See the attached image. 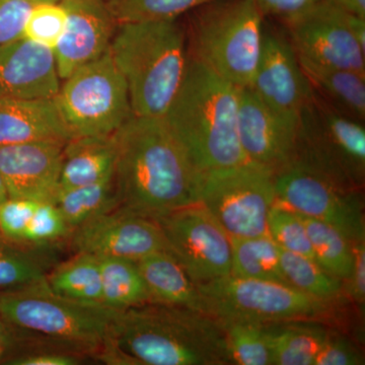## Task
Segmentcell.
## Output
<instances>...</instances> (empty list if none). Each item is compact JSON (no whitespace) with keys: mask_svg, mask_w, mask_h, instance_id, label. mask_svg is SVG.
I'll return each instance as SVG.
<instances>
[{"mask_svg":"<svg viewBox=\"0 0 365 365\" xmlns=\"http://www.w3.org/2000/svg\"><path fill=\"white\" fill-rule=\"evenodd\" d=\"M115 138L120 208L157 220L198 203L200 174L163 118L133 116Z\"/></svg>","mask_w":365,"mask_h":365,"instance_id":"6da1fadb","label":"cell"},{"mask_svg":"<svg viewBox=\"0 0 365 365\" xmlns=\"http://www.w3.org/2000/svg\"><path fill=\"white\" fill-rule=\"evenodd\" d=\"M98 360L113 365L232 364L222 322L157 302L116 312Z\"/></svg>","mask_w":365,"mask_h":365,"instance_id":"7a4b0ae2","label":"cell"},{"mask_svg":"<svg viewBox=\"0 0 365 365\" xmlns=\"http://www.w3.org/2000/svg\"><path fill=\"white\" fill-rule=\"evenodd\" d=\"M237 111L239 88L189 56L181 88L163 120L201 178L248 162Z\"/></svg>","mask_w":365,"mask_h":365,"instance_id":"3957f363","label":"cell"},{"mask_svg":"<svg viewBox=\"0 0 365 365\" xmlns=\"http://www.w3.org/2000/svg\"><path fill=\"white\" fill-rule=\"evenodd\" d=\"M115 313L104 306H86L59 297L46 278L0 294V316L14 340L9 357L50 349L98 360Z\"/></svg>","mask_w":365,"mask_h":365,"instance_id":"277c9868","label":"cell"},{"mask_svg":"<svg viewBox=\"0 0 365 365\" xmlns=\"http://www.w3.org/2000/svg\"><path fill=\"white\" fill-rule=\"evenodd\" d=\"M110 52L126 81L134 116L163 118L188 66L181 19L118 24Z\"/></svg>","mask_w":365,"mask_h":365,"instance_id":"5b68a950","label":"cell"},{"mask_svg":"<svg viewBox=\"0 0 365 365\" xmlns=\"http://www.w3.org/2000/svg\"><path fill=\"white\" fill-rule=\"evenodd\" d=\"M184 18L189 56L237 88L251 85L266 20L255 0H211Z\"/></svg>","mask_w":365,"mask_h":365,"instance_id":"8992f818","label":"cell"},{"mask_svg":"<svg viewBox=\"0 0 365 365\" xmlns=\"http://www.w3.org/2000/svg\"><path fill=\"white\" fill-rule=\"evenodd\" d=\"M292 163L346 188L361 186L365 173L364 122L338 111L313 91L299 112Z\"/></svg>","mask_w":365,"mask_h":365,"instance_id":"52a82bcc","label":"cell"},{"mask_svg":"<svg viewBox=\"0 0 365 365\" xmlns=\"http://www.w3.org/2000/svg\"><path fill=\"white\" fill-rule=\"evenodd\" d=\"M54 100L72 138L115 133L134 116L110 49L61 81Z\"/></svg>","mask_w":365,"mask_h":365,"instance_id":"ba28073f","label":"cell"},{"mask_svg":"<svg viewBox=\"0 0 365 365\" xmlns=\"http://www.w3.org/2000/svg\"><path fill=\"white\" fill-rule=\"evenodd\" d=\"M204 313L220 322L274 324L316 318L327 302L276 281L223 276L200 283Z\"/></svg>","mask_w":365,"mask_h":365,"instance_id":"9c48e42d","label":"cell"},{"mask_svg":"<svg viewBox=\"0 0 365 365\" xmlns=\"http://www.w3.org/2000/svg\"><path fill=\"white\" fill-rule=\"evenodd\" d=\"M275 201V174L256 163L212 170L201 178L198 203L230 237L268 234V213Z\"/></svg>","mask_w":365,"mask_h":365,"instance_id":"30bf717a","label":"cell"},{"mask_svg":"<svg viewBox=\"0 0 365 365\" xmlns=\"http://www.w3.org/2000/svg\"><path fill=\"white\" fill-rule=\"evenodd\" d=\"M281 25L300 58L365 73L364 18L321 0Z\"/></svg>","mask_w":365,"mask_h":365,"instance_id":"8fae6325","label":"cell"},{"mask_svg":"<svg viewBox=\"0 0 365 365\" xmlns=\"http://www.w3.org/2000/svg\"><path fill=\"white\" fill-rule=\"evenodd\" d=\"M155 222L167 251L197 284L232 272V239L200 203L177 209Z\"/></svg>","mask_w":365,"mask_h":365,"instance_id":"7c38bea8","label":"cell"},{"mask_svg":"<svg viewBox=\"0 0 365 365\" xmlns=\"http://www.w3.org/2000/svg\"><path fill=\"white\" fill-rule=\"evenodd\" d=\"M353 189L292 163L275 175L276 199L299 215L339 230L352 242L364 239L361 204Z\"/></svg>","mask_w":365,"mask_h":365,"instance_id":"4fadbf2b","label":"cell"},{"mask_svg":"<svg viewBox=\"0 0 365 365\" xmlns=\"http://www.w3.org/2000/svg\"><path fill=\"white\" fill-rule=\"evenodd\" d=\"M249 88L273 111L299 120L313 88L283 28L264 21L260 54Z\"/></svg>","mask_w":365,"mask_h":365,"instance_id":"5bb4252c","label":"cell"},{"mask_svg":"<svg viewBox=\"0 0 365 365\" xmlns=\"http://www.w3.org/2000/svg\"><path fill=\"white\" fill-rule=\"evenodd\" d=\"M66 244L73 253L135 262L155 252L167 251L162 230L155 220L120 207L72 230Z\"/></svg>","mask_w":365,"mask_h":365,"instance_id":"9a60e30c","label":"cell"},{"mask_svg":"<svg viewBox=\"0 0 365 365\" xmlns=\"http://www.w3.org/2000/svg\"><path fill=\"white\" fill-rule=\"evenodd\" d=\"M297 122L273 111L249 86L239 88L237 131L248 162L275 175L292 165Z\"/></svg>","mask_w":365,"mask_h":365,"instance_id":"2e32d148","label":"cell"},{"mask_svg":"<svg viewBox=\"0 0 365 365\" xmlns=\"http://www.w3.org/2000/svg\"><path fill=\"white\" fill-rule=\"evenodd\" d=\"M66 25L53 50L60 81L109 51L118 23L106 0H61Z\"/></svg>","mask_w":365,"mask_h":365,"instance_id":"e0dca14e","label":"cell"},{"mask_svg":"<svg viewBox=\"0 0 365 365\" xmlns=\"http://www.w3.org/2000/svg\"><path fill=\"white\" fill-rule=\"evenodd\" d=\"M66 143L31 141L0 145V174L9 198L54 202Z\"/></svg>","mask_w":365,"mask_h":365,"instance_id":"ac0fdd59","label":"cell"},{"mask_svg":"<svg viewBox=\"0 0 365 365\" xmlns=\"http://www.w3.org/2000/svg\"><path fill=\"white\" fill-rule=\"evenodd\" d=\"M60 83L52 50L25 38L0 45V100L54 98Z\"/></svg>","mask_w":365,"mask_h":365,"instance_id":"d6986e66","label":"cell"},{"mask_svg":"<svg viewBox=\"0 0 365 365\" xmlns=\"http://www.w3.org/2000/svg\"><path fill=\"white\" fill-rule=\"evenodd\" d=\"M71 139L54 98L0 100V145Z\"/></svg>","mask_w":365,"mask_h":365,"instance_id":"ffe728a7","label":"cell"},{"mask_svg":"<svg viewBox=\"0 0 365 365\" xmlns=\"http://www.w3.org/2000/svg\"><path fill=\"white\" fill-rule=\"evenodd\" d=\"M116 158L115 133L74 137L64 144L59 191L112 177Z\"/></svg>","mask_w":365,"mask_h":365,"instance_id":"44dd1931","label":"cell"},{"mask_svg":"<svg viewBox=\"0 0 365 365\" xmlns=\"http://www.w3.org/2000/svg\"><path fill=\"white\" fill-rule=\"evenodd\" d=\"M150 294L151 302L204 313L198 285L168 251L155 252L137 261Z\"/></svg>","mask_w":365,"mask_h":365,"instance_id":"7402d4cb","label":"cell"},{"mask_svg":"<svg viewBox=\"0 0 365 365\" xmlns=\"http://www.w3.org/2000/svg\"><path fill=\"white\" fill-rule=\"evenodd\" d=\"M299 60L314 93L338 111L364 122L365 73Z\"/></svg>","mask_w":365,"mask_h":365,"instance_id":"603a6c76","label":"cell"},{"mask_svg":"<svg viewBox=\"0 0 365 365\" xmlns=\"http://www.w3.org/2000/svg\"><path fill=\"white\" fill-rule=\"evenodd\" d=\"M57 247H33L0 234V294L44 280L56 261Z\"/></svg>","mask_w":365,"mask_h":365,"instance_id":"cb8c5ba5","label":"cell"},{"mask_svg":"<svg viewBox=\"0 0 365 365\" xmlns=\"http://www.w3.org/2000/svg\"><path fill=\"white\" fill-rule=\"evenodd\" d=\"M46 282L64 299L86 306H103L100 260L93 255L74 253L68 260L58 262L46 275Z\"/></svg>","mask_w":365,"mask_h":365,"instance_id":"d4e9b609","label":"cell"},{"mask_svg":"<svg viewBox=\"0 0 365 365\" xmlns=\"http://www.w3.org/2000/svg\"><path fill=\"white\" fill-rule=\"evenodd\" d=\"M266 333L273 365H314L329 336L322 327L294 321L267 324Z\"/></svg>","mask_w":365,"mask_h":365,"instance_id":"484cf974","label":"cell"},{"mask_svg":"<svg viewBox=\"0 0 365 365\" xmlns=\"http://www.w3.org/2000/svg\"><path fill=\"white\" fill-rule=\"evenodd\" d=\"M98 260L102 275L103 306L121 312L151 302L137 262L112 257Z\"/></svg>","mask_w":365,"mask_h":365,"instance_id":"4316f807","label":"cell"},{"mask_svg":"<svg viewBox=\"0 0 365 365\" xmlns=\"http://www.w3.org/2000/svg\"><path fill=\"white\" fill-rule=\"evenodd\" d=\"M230 239L232 275L288 284L281 270L279 247L270 235Z\"/></svg>","mask_w":365,"mask_h":365,"instance_id":"83f0119b","label":"cell"},{"mask_svg":"<svg viewBox=\"0 0 365 365\" xmlns=\"http://www.w3.org/2000/svg\"><path fill=\"white\" fill-rule=\"evenodd\" d=\"M54 203L72 232L88 220L119 207L114 175L93 184L61 190Z\"/></svg>","mask_w":365,"mask_h":365,"instance_id":"f1b7e54d","label":"cell"},{"mask_svg":"<svg viewBox=\"0 0 365 365\" xmlns=\"http://www.w3.org/2000/svg\"><path fill=\"white\" fill-rule=\"evenodd\" d=\"M280 266L290 287L327 304L344 292V283L322 267L318 262L279 248Z\"/></svg>","mask_w":365,"mask_h":365,"instance_id":"f546056e","label":"cell"},{"mask_svg":"<svg viewBox=\"0 0 365 365\" xmlns=\"http://www.w3.org/2000/svg\"><path fill=\"white\" fill-rule=\"evenodd\" d=\"M299 215L306 225L316 261L326 271L344 282L351 272L353 242L333 225L309 216Z\"/></svg>","mask_w":365,"mask_h":365,"instance_id":"4dcf8cb0","label":"cell"},{"mask_svg":"<svg viewBox=\"0 0 365 365\" xmlns=\"http://www.w3.org/2000/svg\"><path fill=\"white\" fill-rule=\"evenodd\" d=\"M232 364L273 365L265 324L222 322Z\"/></svg>","mask_w":365,"mask_h":365,"instance_id":"1f68e13d","label":"cell"},{"mask_svg":"<svg viewBox=\"0 0 365 365\" xmlns=\"http://www.w3.org/2000/svg\"><path fill=\"white\" fill-rule=\"evenodd\" d=\"M211 0H106L118 24L181 19Z\"/></svg>","mask_w":365,"mask_h":365,"instance_id":"d6a6232c","label":"cell"},{"mask_svg":"<svg viewBox=\"0 0 365 365\" xmlns=\"http://www.w3.org/2000/svg\"><path fill=\"white\" fill-rule=\"evenodd\" d=\"M267 230L279 248L316 261L302 216L277 199L268 213Z\"/></svg>","mask_w":365,"mask_h":365,"instance_id":"836d02e7","label":"cell"},{"mask_svg":"<svg viewBox=\"0 0 365 365\" xmlns=\"http://www.w3.org/2000/svg\"><path fill=\"white\" fill-rule=\"evenodd\" d=\"M71 234L56 204L38 203L24 235L23 244L33 247H57L66 242Z\"/></svg>","mask_w":365,"mask_h":365,"instance_id":"e575fe53","label":"cell"},{"mask_svg":"<svg viewBox=\"0 0 365 365\" xmlns=\"http://www.w3.org/2000/svg\"><path fill=\"white\" fill-rule=\"evenodd\" d=\"M66 25V11L60 2L34 4L24 26L23 38L54 50Z\"/></svg>","mask_w":365,"mask_h":365,"instance_id":"d590c367","label":"cell"},{"mask_svg":"<svg viewBox=\"0 0 365 365\" xmlns=\"http://www.w3.org/2000/svg\"><path fill=\"white\" fill-rule=\"evenodd\" d=\"M39 201L9 198L0 205V234L23 244L24 235ZM25 245V244H24Z\"/></svg>","mask_w":365,"mask_h":365,"instance_id":"8d00e7d4","label":"cell"},{"mask_svg":"<svg viewBox=\"0 0 365 365\" xmlns=\"http://www.w3.org/2000/svg\"><path fill=\"white\" fill-rule=\"evenodd\" d=\"M33 6L26 0H0V45L23 38L24 26Z\"/></svg>","mask_w":365,"mask_h":365,"instance_id":"74e56055","label":"cell"},{"mask_svg":"<svg viewBox=\"0 0 365 365\" xmlns=\"http://www.w3.org/2000/svg\"><path fill=\"white\" fill-rule=\"evenodd\" d=\"M364 357L354 346L341 338L328 336L319 350L314 365H360Z\"/></svg>","mask_w":365,"mask_h":365,"instance_id":"f35d334b","label":"cell"},{"mask_svg":"<svg viewBox=\"0 0 365 365\" xmlns=\"http://www.w3.org/2000/svg\"><path fill=\"white\" fill-rule=\"evenodd\" d=\"M88 360L73 353L41 349L19 353L4 360L9 365H78Z\"/></svg>","mask_w":365,"mask_h":365,"instance_id":"ab89813d","label":"cell"},{"mask_svg":"<svg viewBox=\"0 0 365 365\" xmlns=\"http://www.w3.org/2000/svg\"><path fill=\"white\" fill-rule=\"evenodd\" d=\"M348 297L360 304L365 299V237L353 242V264L349 277L344 281Z\"/></svg>","mask_w":365,"mask_h":365,"instance_id":"60d3db41","label":"cell"},{"mask_svg":"<svg viewBox=\"0 0 365 365\" xmlns=\"http://www.w3.org/2000/svg\"><path fill=\"white\" fill-rule=\"evenodd\" d=\"M321 0H255L265 19L279 21L288 20Z\"/></svg>","mask_w":365,"mask_h":365,"instance_id":"b9f144b4","label":"cell"},{"mask_svg":"<svg viewBox=\"0 0 365 365\" xmlns=\"http://www.w3.org/2000/svg\"><path fill=\"white\" fill-rule=\"evenodd\" d=\"M14 340L9 327L0 316V361H4L11 355Z\"/></svg>","mask_w":365,"mask_h":365,"instance_id":"7bdbcfd3","label":"cell"},{"mask_svg":"<svg viewBox=\"0 0 365 365\" xmlns=\"http://www.w3.org/2000/svg\"><path fill=\"white\" fill-rule=\"evenodd\" d=\"M348 13L365 19V0H331Z\"/></svg>","mask_w":365,"mask_h":365,"instance_id":"ee69618b","label":"cell"},{"mask_svg":"<svg viewBox=\"0 0 365 365\" xmlns=\"http://www.w3.org/2000/svg\"><path fill=\"white\" fill-rule=\"evenodd\" d=\"M9 193H7V190L6 187V184H4V179H2L1 174H0V205L9 199Z\"/></svg>","mask_w":365,"mask_h":365,"instance_id":"f6af8a7d","label":"cell"},{"mask_svg":"<svg viewBox=\"0 0 365 365\" xmlns=\"http://www.w3.org/2000/svg\"><path fill=\"white\" fill-rule=\"evenodd\" d=\"M32 4H57V2L61 1V0H26Z\"/></svg>","mask_w":365,"mask_h":365,"instance_id":"bcb514c9","label":"cell"}]
</instances>
